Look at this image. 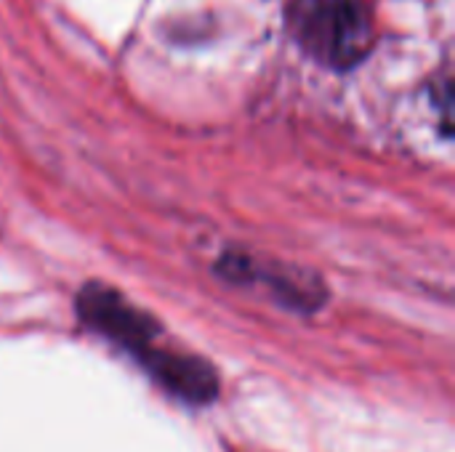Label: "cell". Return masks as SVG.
<instances>
[{"mask_svg":"<svg viewBox=\"0 0 455 452\" xmlns=\"http://www.w3.org/2000/svg\"><path fill=\"white\" fill-rule=\"evenodd\" d=\"M83 325L128 352L168 394L189 405H208L219 397V373L208 360L163 344V328L120 290L88 282L75 301Z\"/></svg>","mask_w":455,"mask_h":452,"instance_id":"cell-1","label":"cell"},{"mask_svg":"<svg viewBox=\"0 0 455 452\" xmlns=\"http://www.w3.org/2000/svg\"><path fill=\"white\" fill-rule=\"evenodd\" d=\"M293 21L301 45L333 69L363 61L376 37L371 0H299Z\"/></svg>","mask_w":455,"mask_h":452,"instance_id":"cell-2","label":"cell"},{"mask_svg":"<svg viewBox=\"0 0 455 452\" xmlns=\"http://www.w3.org/2000/svg\"><path fill=\"white\" fill-rule=\"evenodd\" d=\"M219 274H224L229 282L267 285L283 304L296 306L301 312L317 309L323 304V298H325L320 282L307 280L301 274H288V269L269 272V269H264V264H256L248 256H224L219 261Z\"/></svg>","mask_w":455,"mask_h":452,"instance_id":"cell-3","label":"cell"}]
</instances>
